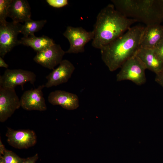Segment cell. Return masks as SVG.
<instances>
[{"label": "cell", "instance_id": "5", "mask_svg": "<svg viewBox=\"0 0 163 163\" xmlns=\"http://www.w3.org/2000/svg\"><path fill=\"white\" fill-rule=\"evenodd\" d=\"M22 25L13 21L0 24V56L2 58L19 45L18 36L21 33Z\"/></svg>", "mask_w": 163, "mask_h": 163}, {"label": "cell", "instance_id": "11", "mask_svg": "<svg viewBox=\"0 0 163 163\" xmlns=\"http://www.w3.org/2000/svg\"><path fill=\"white\" fill-rule=\"evenodd\" d=\"M75 69L73 65L67 59L62 60L59 66L46 77L47 80L45 87L56 86L67 82Z\"/></svg>", "mask_w": 163, "mask_h": 163}, {"label": "cell", "instance_id": "18", "mask_svg": "<svg viewBox=\"0 0 163 163\" xmlns=\"http://www.w3.org/2000/svg\"><path fill=\"white\" fill-rule=\"evenodd\" d=\"M1 155L4 163H22L24 158H21L13 152L7 150Z\"/></svg>", "mask_w": 163, "mask_h": 163}, {"label": "cell", "instance_id": "14", "mask_svg": "<svg viewBox=\"0 0 163 163\" xmlns=\"http://www.w3.org/2000/svg\"><path fill=\"white\" fill-rule=\"evenodd\" d=\"M30 7L26 0H12L8 10V17L19 23L31 19Z\"/></svg>", "mask_w": 163, "mask_h": 163}, {"label": "cell", "instance_id": "2", "mask_svg": "<svg viewBox=\"0 0 163 163\" xmlns=\"http://www.w3.org/2000/svg\"><path fill=\"white\" fill-rule=\"evenodd\" d=\"M145 27H131L124 34L102 47L101 59L111 72L121 68L129 59L135 55L140 48Z\"/></svg>", "mask_w": 163, "mask_h": 163}, {"label": "cell", "instance_id": "20", "mask_svg": "<svg viewBox=\"0 0 163 163\" xmlns=\"http://www.w3.org/2000/svg\"><path fill=\"white\" fill-rule=\"evenodd\" d=\"M154 8L157 22L163 21V0H154Z\"/></svg>", "mask_w": 163, "mask_h": 163}, {"label": "cell", "instance_id": "1", "mask_svg": "<svg viewBox=\"0 0 163 163\" xmlns=\"http://www.w3.org/2000/svg\"><path fill=\"white\" fill-rule=\"evenodd\" d=\"M138 21L127 18L118 11L113 4H109L98 13L93 31L92 46L101 49L124 34Z\"/></svg>", "mask_w": 163, "mask_h": 163}, {"label": "cell", "instance_id": "17", "mask_svg": "<svg viewBox=\"0 0 163 163\" xmlns=\"http://www.w3.org/2000/svg\"><path fill=\"white\" fill-rule=\"evenodd\" d=\"M46 22V21L45 20L39 21L29 20L22 25L21 33L25 37L34 35V33L40 30Z\"/></svg>", "mask_w": 163, "mask_h": 163}, {"label": "cell", "instance_id": "19", "mask_svg": "<svg viewBox=\"0 0 163 163\" xmlns=\"http://www.w3.org/2000/svg\"><path fill=\"white\" fill-rule=\"evenodd\" d=\"M12 0H0V24L5 23L8 17V10Z\"/></svg>", "mask_w": 163, "mask_h": 163}, {"label": "cell", "instance_id": "4", "mask_svg": "<svg viewBox=\"0 0 163 163\" xmlns=\"http://www.w3.org/2000/svg\"><path fill=\"white\" fill-rule=\"evenodd\" d=\"M63 35L69 40L70 47L66 53H78L84 52L85 45L94 37L93 30L87 31L82 27L68 26Z\"/></svg>", "mask_w": 163, "mask_h": 163}, {"label": "cell", "instance_id": "3", "mask_svg": "<svg viewBox=\"0 0 163 163\" xmlns=\"http://www.w3.org/2000/svg\"><path fill=\"white\" fill-rule=\"evenodd\" d=\"M120 68L116 75L117 81L129 80L139 85L144 84L146 82V67L136 55L127 60Z\"/></svg>", "mask_w": 163, "mask_h": 163}, {"label": "cell", "instance_id": "6", "mask_svg": "<svg viewBox=\"0 0 163 163\" xmlns=\"http://www.w3.org/2000/svg\"><path fill=\"white\" fill-rule=\"evenodd\" d=\"M36 76L33 72L22 69H7L0 76V86L14 88L20 85L22 90L24 86L29 82L34 85Z\"/></svg>", "mask_w": 163, "mask_h": 163}, {"label": "cell", "instance_id": "8", "mask_svg": "<svg viewBox=\"0 0 163 163\" xmlns=\"http://www.w3.org/2000/svg\"><path fill=\"white\" fill-rule=\"evenodd\" d=\"M6 136L9 144L19 149H27L32 147L37 141L35 133L30 129L15 130L8 127Z\"/></svg>", "mask_w": 163, "mask_h": 163}, {"label": "cell", "instance_id": "7", "mask_svg": "<svg viewBox=\"0 0 163 163\" xmlns=\"http://www.w3.org/2000/svg\"><path fill=\"white\" fill-rule=\"evenodd\" d=\"M20 107L15 89L0 86V121H5Z\"/></svg>", "mask_w": 163, "mask_h": 163}, {"label": "cell", "instance_id": "16", "mask_svg": "<svg viewBox=\"0 0 163 163\" xmlns=\"http://www.w3.org/2000/svg\"><path fill=\"white\" fill-rule=\"evenodd\" d=\"M55 43L51 38L45 36L37 37L34 35L23 37L19 40L20 44L30 46L37 53L43 51Z\"/></svg>", "mask_w": 163, "mask_h": 163}, {"label": "cell", "instance_id": "15", "mask_svg": "<svg viewBox=\"0 0 163 163\" xmlns=\"http://www.w3.org/2000/svg\"><path fill=\"white\" fill-rule=\"evenodd\" d=\"M148 69L157 74L163 70V61L155 53L153 49L140 48L135 54Z\"/></svg>", "mask_w": 163, "mask_h": 163}, {"label": "cell", "instance_id": "24", "mask_svg": "<svg viewBox=\"0 0 163 163\" xmlns=\"http://www.w3.org/2000/svg\"><path fill=\"white\" fill-rule=\"evenodd\" d=\"M155 81L163 88V70L156 75Z\"/></svg>", "mask_w": 163, "mask_h": 163}, {"label": "cell", "instance_id": "12", "mask_svg": "<svg viewBox=\"0 0 163 163\" xmlns=\"http://www.w3.org/2000/svg\"><path fill=\"white\" fill-rule=\"evenodd\" d=\"M48 101L53 105H59L68 110L77 109L79 106V100L75 94L65 91L56 90L51 92Z\"/></svg>", "mask_w": 163, "mask_h": 163}, {"label": "cell", "instance_id": "13", "mask_svg": "<svg viewBox=\"0 0 163 163\" xmlns=\"http://www.w3.org/2000/svg\"><path fill=\"white\" fill-rule=\"evenodd\" d=\"M163 39V25L160 24L146 25L145 27L140 48L154 49Z\"/></svg>", "mask_w": 163, "mask_h": 163}, {"label": "cell", "instance_id": "10", "mask_svg": "<svg viewBox=\"0 0 163 163\" xmlns=\"http://www.w3.org/2000/svg\"><path fill=\"white\" fill-rule=\"evenodd\" d=\"M65 53L60 45L55 43L46 50L37 53L33 59L42 66L53 70L62 60Z\"/></svg>", "mask_w": 163, "mask_h": 163}, {"label": "cell", "instance_id": "27", "mask_svg": "<svg viewBox=\"0 0 163 163\" xmlns=\"http://www.w3.org/2000/svg\"><path fill=\"white\" fill-rule=\"evenodd\" d=\"M0 163H4L2 158L1 156V155H0Z\"/></svg>", "mask_w": 163, "mask_h": 163}, {"label": "cell", "instance_id": "21", "mask_svg": "<svg viewBox=\"0 0 163 163\" xmlns=\"http://www.w3.org/2000/svg\"><path fill=\"white\" fill-rule=\"evenodd\" d=\"M46 2L50 6L57 8L62 7L68 3L67 0H47Z\"/></svg>", "mask_w": 163, "mask_h": 163}, {"label": "cell", "instance_id": "23", "mask_svg": "<svg viewBox=\"0 0 163 163\" xmlns=\"http://www.w3.org/2000/svg\"><path fill=\"white\" fill-rule=\"evenodd\" d=\"M38 158V154L36 153L33 156L24 158L22 163H35Z\"/></svg>", "mask_w": 163, "mask_h": 163}, {"label": "cell", "instance_id": "22", "mask_svg": "<svg viewBox=\"0 0 163 163\" xmlns=\"http://www.w3.org/2000/svg\"><path fill=\"white\" fill-rule=\"evenodd\" d=\"M153 50L157 56L163 61V39L157 45Z\"/></svg>", "mask_w": 163, "mask_h": 163}, {"label": "cell", "instance_id": "25", "mask_svg": "<svg viewBox=\"0 0 163 163\" xmlns=\"http://www.w3.org/2000/svg\"><path fill=\"white\" fill-rule=\"evenodd\" d=\"M7 149H5L4 145L3 144L1 140L0 139V155H3Z\"/></svg>", "mask_w": 163, "mask_h": 163}, {"label": "cell", "instance_id": "9", "mask_svg": "<svg viewBox=\"0 0 163 163\" xmlns=\"http://www.w3.org/2000/svg\"><path fill=\"white\" fill-rule=\"evenodd\" d=\"M45 85L38 88L25 91L20 99V106L27 110L44 111L47 107L43 97L42 90Z\"/></svg>", "mask_w": 163, "mask_h": 163}, {"label": "cell", "instance_id": "26", "mask_svg": "<svg viewBox=\"0 0 163 163\" xmlns=\"http://www.w3.org/2000/svg\"><path fill=\"white\" fill-rule=\"evenodd\" d=\"M8 65L5 63L1 57H0V67H3L8 69Z\"/></svg>", "mask_w": 163, "mask_h": 163}]
</instances>
